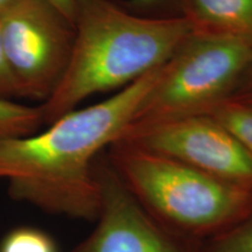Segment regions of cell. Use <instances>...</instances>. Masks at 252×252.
Instances as JSON below:
<instances>
[{
	"mask_svg": "<svg viewBox=\"0 0 252 252\" xmlns=\"http://www.w3.org/2000/svg\"><path fill=\"white\" fill-rule=\"evenodd\" d=\"M165 64L102 102L65 113L43 132L0 141V180L8 196L50 215L96 220L94 161L121 139Z\"/></svg>",
	"mask_w": 252,
	"mask_h": 252,
	"instance_id": "1",
	"label": "cell"
},
{
	"mask_svg": "<svg viewBox=\"0 0 252 252\" xmlns=\"http://www.w3.org/2000/svg\"><path fill=\"white\" fill-rule=\"evenodd\" d=\"M68 68L48 100L45 125L94 94L121 91L165 64L193 34L184 15L151 17L112 0H76Z\"/></svg>",
	"mask_w": 252,
	"mask_h": 252,
	"instance_id": "2",
	"label": "cell"
},
{
	"mask_svg": "<svg viewBox=\"0 0 252 252\" xmlns=\"http://www.w3.org/2000/svg\"><path fill=\"white\" fill-rule=\"evenodd\" d=\"M110 165L147 213L166 228L206 242L226 231L252 207V190L226 184L186 163L116 141Z\"/></svg>",
	"mask_w": 252,
	"mask_h": 252,
	"instance_id": "3",
	"label": "cell"
},
{
	"mask_svg": "<svg viewBox=\"0 0 252 252\" xmlns=\"http://www.w3.org/2000/svg\"><path fill=\"white\" fill-rule=\"evenodd\" d=\"M251 62V39L191 34L166 63L128 127L204 115L231 97Z\"/></svg>",
	"mask_w": 252,
	"mask_h": 252,
	"instance_id": "4",
	"label": "cell"
},
{
	"mask_svg": "<svg viewBox=\"0 0 252 252\" xmlns=\"http://www.w3.org/2000/svg\"><path fill=\"white\" fill-rule=\"evenodd\" d=\"M0 37L20 98L48 100L70 61L74 25L49 0H19L0 13Z\"/></svg>",
	"mask_w": 252,
	"mask_h": 252,
	"instance_id": "5",
	"label": "cell"
},
{
	"mask_svg": "<svg viewBox=\"0 0 252 252\" xmlns=\"http://www.w3.org/2000/svg\"><path fill=\"white\" fill-rule=\"evenodd\" d=\"M117 141L163 154L217 180L252 190V154L207 115L127 127Z\"/></svg>",
	"mask_w": 252,
	"mask_h": 252,
	"instance_id": "6",
	"label": "cell"
},
{
	"mask_svg": "<svg viewBox=\"0 0 252 252\" xmlns=\"http://www.w3.org/2000/svg\"><path fill=\"white\" fill-rule=\"evenodd\" d=\"M94 168L100 196L96 226L70 252H203V242L176 234L144 209L110 165L105 151Z\"/></svg>",
	"mask_w": 252,
	"mask_h": 252,
	"instance_id": "7",
	"label": "cell"
},
{
	"mask_svg": "<svg viewBox=\"0 0 252 252\" xmlns=\"http://www.w3.org/2000/svg\"><path fill=\"white\" fill-rule=\"evenodd\" d=\"M182 15L195 35L252 40V0H184Z\"/></svg>",
	"mask_w": 252,
	"mask_h": 252,
	"instance_id": "8",
	"label": "cell"
},
{
	"mask_svg": "<svg viewBox=\"0 0 252 252\" xmlns=\"http://www.w3.org/2000/svg\"><path fill=\"white\" fill-rule=\"evenodd\" d=\"M45 125L41 105L28 106L0 98V141L30 137Z\"/></svg>",
	"mask_w": 252,
	"mask_h": 252,
	"instance_id": "9",
	"label": "cell"
},
{
	"mask_svg": "<svg viewBox=\"0 0 252 252\" xmlns=\"http://www.w3.org/2000/svg\"><path fill=\"white\" fill-rule=\"evenodd\" d=\"M204 115L220 124L252 154V105L228 98Z\"/></svg>",
	"mask_w": 252,
	"mask_h": 252,
	"instance_id": "10",
	"label": "cell"
},
{
	"mask_svg": "<svg viewBox=\"0 0 252 252\" xmlns=\"http://www.w3.org/2000/svg\"><path fill=\"white\" fill-rule=\"evenodd\" d=\"M0 252H59L52 236L32 226H20L4 236Z\"/></svg>",
	"mask_w": 252,
	"mask_h": 252,
	"instance_id": "11",
	"label": "cell"
},
{
	"mask_svg": "<svg viewBox=\"0 0 252 252\" xmlns=\"http://www.w3.org/2000/svg\"><path fill=\"white\" fill-rule=\"evenodd\" d=\"M203 252H252V207L235 225L203 242Z\"/></svg>",
	"mask_w": 252,
	"mask_h": 252,
	"instance_id": "12",
	"label": "cell"
},
{
	"mask_svg": "<svg viewBox=\"0 0 252 252\" xmlns=\"http://www.w3.org/2000/svg\"><path fill=\"white\" fill-rule=\"evenodd\" d=\"M131 6L126 7L134 13L151 17L182 15L184 0H127Z\"/></svg>",
	"mask_w": 252,
	"mask_h": 252,
	"instance_id": "13",
	"label": "cell"
},
{
	"mask_svg": "<svg viewBox=\"0 0 252 252\" xmlns=\"http://www.w3.org/2000/svg\"><path fill=\"white\" fill-rule=\"evenodd\" d=\"M0 98H20V93L6 61L1 37H0Z\"/></svg>",
	"mask_w": 252,
	"mask_h": 252,
	"instance_id": "14",
	"label": "cell"
},
{
	"mask_svg": "<svg viewBox=\"0 0 252 252\" xmlns=\"http://www.w3.org/2000/svg\"><path fill=\"white\" fill-rule=\"evenodd\" d=\"M230 98L252 105V62Z\"/></svg>",
	"mask_w": 252,
	"mask_h": 252,
	"instance_id": "15",
	"label": "cell"
},
{
	"mask_svg": "<svg viewBox=\"0 0 252 252\" xmlns=\"http://www.w3.org/2000/svg\"><path fill=\"white\" fill-rule=\"evenodd\" d=\"M61 13L74 25L75 9H76V0H49Z\"/></svg>",
	"mask_w": 252,
	"mask_h": 252,
	"instance_id": "16",
	"label": "cell"
},
{
	"mask_svg": "<svg viewBox=\"0 0 252 252\" xmlns=\"http://www.w3.org/2000/svg\"><path fill=\"white\" fill-rule=\"evenodd\" d=\"M19 0H0V13L4 12L5 9L11 7L12 5H14L15 2H18Z\"/></svg>",
	"mask_w": 252,
	"mask_h": 252,
	"instance_id": "17",
	"label": "cell"
},
{
	"mask_svg": "<svg viewBox=\"0 0 252 252\" xmlns=\"http://www.w3.org/2000/svg\"><path fill=\"white\" fill-rule=\"evenodd\" d=\"M112 1H115V2H118V4H124V0H112Z\"/></svg>",
	"mask_w": 252,
	"mask_h": 252,
	"instance_id": "18",
	"label": "cell"
}]
</instances>
